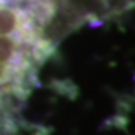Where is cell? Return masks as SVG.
Masks as SVG:
<instances>
[{
	"label": "cell",
	"instance_id": "1",
	"mask_svg": "<svg viewBox=\"0 0 135 135\" xmlns=\"http://www.w3.org/2000/svg\"><path fill=\"white\" fill-rule=\"evenodd\" d=\"M34 0H0V104L21 90L39 55Z\"/></svg>",
	"mask_w": 135,
	"mask_h": 135
}]
</instances>
